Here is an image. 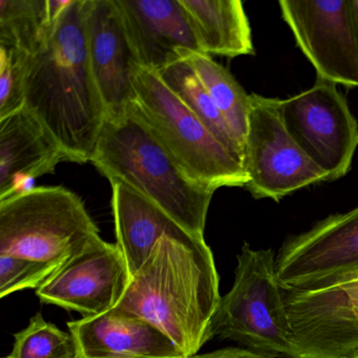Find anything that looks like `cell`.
<instances>
[{"instance_id":"1","label":"cell","mask_w":358,"mask_h":358,"mask_svg":"<svg viewBox=\"0 0 358 358\" xmlns=\"http://www.w3.org/2000/svg\"><path fill=\"white\" fill-rule=\"evenodd\" d=\"M221 297L210 247L184 231L157 242L116 308L158 327L190 358L213 338Z\"/></svg>"},{"instance_id":"2","label":"cell","mask_w":358,"mask_h":358,"mask_svg":"<svg viewBox=\"0 0 358 358\" xmlns=\"http://www.w3.org/2000/svg\"><path fill=\"white\" fill-rule=\"evenodd\" d=\"M85 0H70L45 45L29 57L24 108L74 163L90 162L106 110L85 34Z\"/></svg>"},{"instance_id":"3","label":"cell","mask_w":358,"mask_h":358,"mask_svg":"<svg viewBox=\"0 0 358 358\" xmlns=\"http://www.w3.org/2000/svg\"><path fill=\"white\" fill-rule=\"evenodd\" d=\"M90 162L110 183L125 184L190 234L204 238L215 190L182 171L134 106L121 118L106 119Z\"/></svg>"},{"instance_id":"4","label":"cell","mask_w":358,"mask_h":358,"mask_svg":"<svg viewBox=\"0 0 358 358\" xmlns=\"http://www.w3.org/2000/svg\"><path fill=\"white\" fill-rule=\"evenodd\" d=\"M231 289L221 297L213 320V337L229 339L243 349L292 358V324L271 248L244 243L236 257Z\"/></svg>"},{"instance_id":"5","label":"cell","mask_w":358,"mask_h":358,"mask_svg":"<svg viewBox=\"0 0 358 358\" xmlns=\"http://www.w3.org/2000/svg\"><path fill=\"white\" fill-rule=\"evenodd\" d=\"M99 236L83 201L62 186L32 187L0 201V255L59 270Z\"/></svg>"},{"instance_id":"6","label":"cell","mask_w":358,"mask_h":358,"mask_svg":"<svg viewBox=\"0 0 358 358\" xmlns=\"http://www.w3.org/2000/svg\"><path fill=\"white\" fill-rule=\"evenodd\" d=\"M134 110L157 139L196 183L217 190L248 183L242 163L234 158L166 87L158 74L138 66L134 76Z\"/></svg>"},{"instance_id":"7","label":"cell","mask_w":358,"mask_h":358,"mask_svg":"<svg viewBox=\"0 0 358 358\" xmlns=\"http://www.w3.org/2000/svg\"><path fill=\"white\" fill-rule=\"evenodd\" d=\"M243 167L245 188L255 199L280 202L296 190L327 181L289 135L280 114V99L249 95L248 129Z\"/></svg>"},{"instance_id":"8","label":"cell","mask_w":358,"mask_h":358,"mask_svg":"<svg viewBox=\"0 0 358 358\" xmlns=\"http://www.w3.org/2000/svg\"><path fill=\"white\" fill-rule=\"evenodd\" d=\"M280 114L289 135L327 181L347 175L358 148V123L337 85L316 79L307 91L280 100Z\"/></svg>"},{"instance_id":"9","label":"cell","mask_w":358,"mask_h":358,"mask_svg":"<svg viewBox=\"0 0 358 358\" xmlns=\"http://www.w3.org/2000/svg\"><path fill=\"white\" fill-rule=\"evenodd\" d=\"M287 291L324 290L358 280V206L285 241L276 255Z\"/></svg>"},{"instance_id":"10","label":"cell","mask_w":358,"mask_h":358,"mask_svg":"<svg viewBox=\"0 0 358 358\" xmlns=\"http://www.w3.org/2000/svg\"><path fill=\"white\" fill-rule=\"evenodd\" d=\"M285 22L317 78L358 87V45L349 0H280Z\"/></svg>"},{"instance_id":"11","label":"cell","mask_w":358,"mask_h":358,"mask_svg":"<svg viewBox=\"0 0 358 358\" xmlns=\"http://www.w3.org/2000/svg\"><path fill=\"white\" fill-rule=\"evenodd\" d=\"M284 293L294 341L292 358L357 357L358 280Z\"/></svg>"},{"instance_id":"12","label":"cell","mask_w":358,"mask_h":358,"mask_svg":"<svg viewBox=\"0 0 358 358\" xmlns=\"http://www.w3.org/2000/svg\"><path fill=\"white\" fill-rule=\"evenodd\" d=\"M131 280L119 247L99 236L37 289L36 295L41 303L90 317L116 308Z\"/></svg>"},{"instance_id":"13","label":"cell","mask_w":358,"mask_h":358,"mask_svg":"<svg viewBox=\"0 0 358 358\" xmlns=\"http://www.w3.org/2000/svg\"><path fill=\"white\" fill-rule=\"evenodd\" d=\"M85 34L92 72L106 119L121 118L133 108L137 94L136 59L114 0H85Z\"/></svg>"},{"instance_id":"14","label":"cell","mask_w":358,"mask_h":358,"mask_svg":"<svg viewBox=\"0 0 358 358\" xmlns=\"http://www.w3.org/2000/svg\"><path fill=\"white\" fill-rule=\"evenodd\" d=\"M138 64L152 72L201 52L180 0H114Z\"/></svg>"},{"instance_id":"15","label":"cell","mask_w":358,"mask_h":358,"mask_svg":"<svg viewBox=\"0 0 358 358\" xmlns=\"http://www.w3.org/2000/svg\"><path fill=\"white\" fill-rule=\"evenodd\" d=\"M66 326L75 358H185L161 329L118 308Z\"/></svg>"},{"instance_id":"16","label":"cell","mask_w":358,"mask_h":358,"mask_svg":"<svg viewBox=\"0 0 358 358\" xmlns=\"http://www.w3.org/2000/svg\"><path fill=\"white\" fill-rule=\"evenodd\" d=\"M72 162L55 138L26 108L0 120V201L30 189L37 178Z\"/></svg>"},{"instance_id":"17","label":"cell","mask_w":358,"mask_h":358,"mask_svg":"<svg viewBox=\"0 0 358 358\" xmlns=\"http://www.w3.org/2000/svg\"><path fill=\"white\" fill-rule=\"evenodd\" d=\"M110 185L116 244L133 278L164 234H181L187 230L125 184L113 182Z\"/></svg>"},{"instance_id":"18","label":"cell","mask_w":358,"mask_h":358,"mask_svg":"<svg viewBox=\"0 0 358 358\" xmlns=\"http://www.w3.org/2000/svg\"><path fill=\"white\" fill-rule=\"evenodd\" d=\"M201 52L234 58L255 55L250 24L240 0H180Z\"/></svg>"},{"instance_id":"19","label":"cell","mask_w":358,"mask_h":358,"mask_svg":"<svg viewBox=\"0 0 358 358\" xmlns=\"http://www.w3.org/2000/svg\"><path fill=\"white\" fill-rule=\"evenodd\" d=\"M70 0H0V47L31 56L45 45Z\"/></svg>"},{"instance_id":"20","label":"cell","mask_w":358,"mask_h":358,"mask_svg":"<svg viewBox=\"0 0 358 358\" xmlns=\"http://www.w3.org/2000/svg\"><path fill=\"white\" fill-rule=\"evenodd\" d=\"M157 74L213 137L243 164L244 152L189 62L186 59L178 60Z\"/></svg>"},{"instance_id":"21","label":"cell","mask_w":358,"mask_h":358,"mask_svg":"<svg viewBox=\"0 0 358 358\" xmlns=\"http://www.w3.org/2000/svg\"><path fill=\"white\" fill-rule=\"evenodd\" d=\"M184 59L187 60L194 69L244 152L248 129V94L231 73L215 62L210 55L202 52H192Z\"/></svg>"},{"instance_id":"22","label":"cell","mask_w":358,"mask_h":358,"mask_svg":"<svg viewBox=\"0 0 358 358\" xmlns=\"http://www.w3.org/2000/svg\"><path fill=\"white\" fill-rule=\"evenodd\" d=\"M74 341L70 332H64L47 322L41 313L31 318L28 327L14 334L11 353L6 358H75Z\"/></svg>"},{"instance_id":"23","label":"cell","mask_w":358,"mask_h":358,"mask_svg":"<svg viewBox=\"0 0 358 358\" xmlns=\"http://www.w3.org/2000/svg\"><path fill=\"white\" fill-rule=\"evenodd\" d=\"M30 56L0 47V120L24 110V85Z\"/></svg>"},{"instance_id":"24","label":"cell","mask_w":358,"mask_h":358,"mask_svg":"<svg viewBox=\"0 0 358 358\" xmlns=\"http://www.w3.org/2000/svg\"><path fill=\"white\" fill-rule=\"evenodd\" d=\"M57 271V268L43 262L0 255V297L5 299L26 289H39Z\"/></svg>"},{"instance_id":"25","label":"cell","mask_w":358,"mask_h":358,"mask_svg":"<svg viewBox=\"0 0 358 358\" xmlns=\"http://www.w3.org/2000/svg\"><path fill=\"white\" fill-rule=\"evenodd\" d=\"M190 358H276L266 354L255 353L250 350L243 349L241 347H228L215 350L209 353L192 356Z\"/></svg>"},{"instance_id":"26","label":"cell","mask_w":358,"mask_h":358,"mask_svg":"<svg viewBox=\"0 0 358 358\" xmlns=\"http://www.w3.org/2000/svg\"><path fill=\"white\" fill-rule=\"evenodd\" d=\"M349 6L350 12H351L352 24H353V30L358 45V0H349Z\"/></svg>"},{"instance_id":"27","label":"cell","mask_w":358,"mask_h":358,"mask_svg":"<svg viewBox=\"0 0 358 358\" xmlns=\"http://www.w3.org/2000/svg\"><path fill=\"white\" fill-rule=\"evenodd\" d=\"M356 358H358V356H357V357H356Z\"/></svg>"}]
</instances>
